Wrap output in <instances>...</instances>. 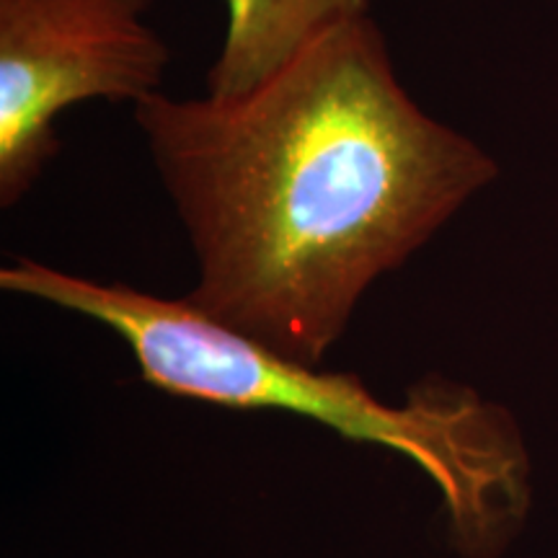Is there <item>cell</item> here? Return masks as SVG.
<instances>
[{
    "instance_id": "6da1fadb",
    "label": "cell",
    "mask_w": 558,
    "mask_h": 558,
    "mask_svg": "<svg viewBox=\"0 0 558 558\" xmlns=\"http://www.w3.org/2000/svg\"><path fill=\"white\" fill-rule=\"evenodd\" d=\"M132 111L197 259L186 300L313 367L365 292L499 177L418 107L373 13L243 94L160 90Z\"/></svg>"
},
{
    "instance_id": "7a4b0ae2",
    "label": "cell",
    "mask_w": 558,
    "mask_h": 558,
    "mask_svg": "<svg viewBox=\"0 0 558 558\" xmlns=\"http://www.w3.org/2000/svg\"><path fill=\"white\" fill-rule=\"evenodd\" d=\"M0 288L107 326L130 347L140 378L166 393L230 409L290 411L409 458L442 494L463 550L492 548L525 509L518 432L469 390L422 380L407 401L388 403L357 375L284 357L192 300L70 275L26 256L0 269Z\"/></svg>"
},
{
    "instance_id": "3957f363",
    "label": "cell",
    "mask_w": 558,
    "mask_h": 558,
    "mask_svg": "<svg viewBox=\"0 0 558 558\" xmlns=\"http://www.w3.org/2000/svg\"><path fill=\"white\" fill-rule=\"evenodd\" d=\"M148 9L150 0H0V207H16L58 158L62 111L160 94L171 50Z\"/></svg>"
},
{
    "instance_id": "277c9868",
    "label": "cell",
    "mask_w": 558,
    "mask_h": 558,
    "mask_svg": "<svg viewBox=\"0 0 558 558\" xmlns=\"http://www.w3.org/2000/svg\"><path fill=\"white\" fill-rule=\"evenodd\" d=\"M226 37L207 70L213 96L259 86L318 34L369 13V0H226Z\"/></svg>"
}]
</instances>
